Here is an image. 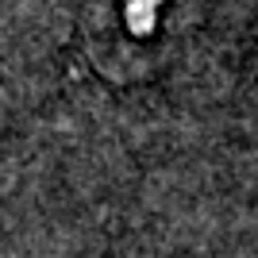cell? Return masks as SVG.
<instances>
[{
  "mask_svg": "<svg viewBox=\"0 0 258 258\" xmlns=\"http://www.w3.org/2000/svg\"><path fill=\"white\" fill-rule=\"evenodd\" d=\"M201 8L205 0H89V50L104 70L143 74L181 43Z\"/></svg>",
  "mask_w": 258,
  "mask_h": 258,
  "instance_id": "obj_1",
  "label": "cell"
}]
</instances>
